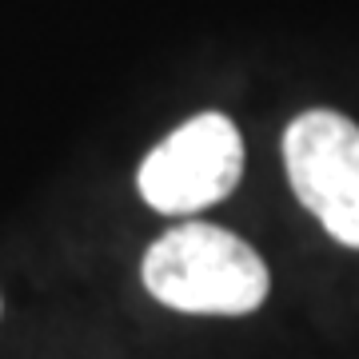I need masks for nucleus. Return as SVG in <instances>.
<instances>
[{"mask_svg":"<svg viewBox=\"0 0 359 359\" xmlns=\"http://www.w3.org/2000/svg\"><path fill=\"white\" fill-rule=\"evenodd\" d=\"M140 280L156 304L184 316H252L271 292L268 264L244 236L188 219L168 228L140 259Z\"/></svg>","mask_w":359,"mask_h":359,"instance_id":"f257e3e1","label":"nucleus"},{"mask_svg":"<svg viewBox=\"0 0 359 359\" xmlns=\"http://www.w3.org/2000/svg\"><path fill=\"white\" fill-rule=\"evenodd\" d=\"M244 136L224 112H196L172 128L136 168V192L160 216H196L236 192Z\"/></svg>","mask_w":359,"mask_h":359,"instance_id":"f03ea898","label":"nucleus"},{"mask_svg":"<svg viewBox=\"0 0 359 359\" xmlns=\"http://www.w3.org/2000/svg\"><path fill=\"white\" fill-rule=\"evenodd\" d=\"M295 200L335 244L359 252V124L335 108H308L283 132Z\"/></svg>","mask_w":359,"mask_h":359,"instance_id":"7ed1b4c3","label":"nucleus"}]
</instances>
